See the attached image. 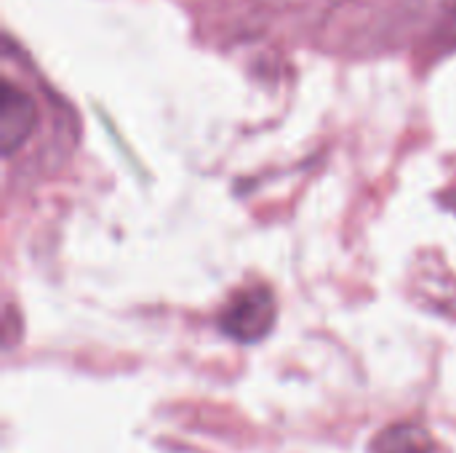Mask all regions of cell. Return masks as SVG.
I'll return each mask as SVG.
<instances>
[{"instance_id": "obj_1", "label": "cell", "mask_w": 456, "mask_h": 453, "mask_svg": "<svg viewBox=\"0 0 456 453\" xmlns=\"http://www.w3.org/2000/svg\"><path fill=\"white\" fill-rule=\"evenodd\" d=\"M275 296L267 286L254 283L240 288L219 315V328L240 344H254L265 339L275 326Z\"/></svg>"}, {"instance_id": "obj_2", "label": "cell", "mask_w": 456, "mask_h": 453, "mask_svg": "<svg viewBox=\"0 0 456 453\" xmlns=\"http://www.w3.org/2000/svg\"><path fill=\"white\" fill-rule=\"evenodd\" d=\"M35 123H37L35 101L11 80H3L0 85V150L3 155H13L29 139Z\"/></svg>"}, {"instance_id": "obj_3", "label": "cell", "mask_w": 456, "mask_h": 453, "mask_svg": "<svg viewBox=\"0 0 456 453\" xmlns=\"http://www.w3.org/2000/svg\"><path fill=\"white\" fill-rule=\"evenodd\" d=\"M433 435L419 425H393L371 443V453H433Z\"/></svg>"}]
</instances>
